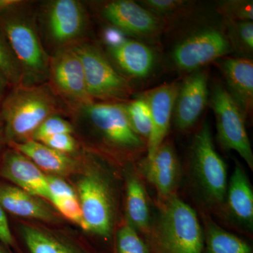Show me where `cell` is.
I'll list each match as a JSON object with an SVG mask.
<instances>
[{"label": "cell", "mask_w": 253, "mask_h": 253, "mask_svg": "<svg viewBox=\"0 0 253 253\" xmlns=\"http://www.w3.org/2000/svg\"><path fill=\"white\" fill-rule=\"evenodd\" d=\"M186 173L189 192L198 211L217 217L226 199L227 166L216 151L208 122L203 123L195 133Z\"/></svg>", "instance_id": "obj_1"}, {"label": "cell", "mask_w": 253, "mask_h": 253, "mask_svg": "<svg viewBox=\"0 0 253 253\" xmlns=\"http://www.w3.org/2000/svg\"><path fill=\"white\" fill-rule=\"evenodd\" d=\"M118 184L116 173L96 160L88 166L77 183L82 229L106 242L112 240L117 224Z\"/></svg>", "instance_id": "obj_2"}, {"label": "cell", "mask_w": 253, "mask_h": 253, "mask_svg": "<svg viewBox=\"0 0 253 253\" xmlns=\"http://www.w3.org/2000/svg\"><path fill=\"white\" fill-rule=\"evenodd\" d=\"M156 204L145 241L151 253H203L204 232L197 211L176 194Z\"/></svg>", "instance_id": "obj_3"}, {"label": "cell", "mask_w": 253, "mask_h": 253, "mask_svg": "<svg viewBox=\"0 0 253 253\" xmlns=\"http://www.w3.org/2000/svg\"><path fill=\"white\" fill-rule=\"evenodd\" d=\"M101 154L123 167L147 152V143L131 127L124 102H92L82 108Z\"/></svg>", "instance_id": "obj_4"}, {"label": "cell", "mask_w": 253, "mask_h": 253, "mask_svg": "<svg viewBox=\"0 0 253 253\" xmlns=\"http://www.w3.org/2000/svg\"><path fill=\"white\" fill-rule=\"evenodd\" d=\"M0 110L6 139L21 143L32 137L46 118L57 114L59 107L50 86L20 84L3 99Z\"/></svg>", "instance_id": "obj_5"}, {"label": "cell", "mask_w": 253, "mask_h": 253, "mask_svg": "<svg viewBox=\"0 0 253 253\" xmlns=\"http://www.w3.org/2000/svg\"><path fill=\"white\" fill-rule=\"evenodd\" d=\"M72 46L81 60L91 99L100 102H126L132 94V87L101 50L89 43Z\"/></svg>", "instance_id": "obj_6"}, {"label": "cell", "mask_w": 253, "mask_h": 253, "mask_svg": "<svg viewBox=\"0 0 253 253\" xmlns=\"http://www.w3.org/2000/svg\"><path fill=\"white\" fill-rule=\"evenodd\" d=\"M211 104L219 144L226 151H235L253 171V152L245 125L246 119L224 86H213Z\"/></svg>", "instance_id": "obj_7"}, {"label": "cell", "mask_w": 253, "mask_h": 253, "mask_svg": "<svg viewBox=\"0 0 253 253\" xmlns=\"http://www.w3.org/2000/svg\"><path fill=\"white\" fill-rule=\"evenodd\" d=\"M3 34L21 68L24 78L33 82L49 77V58L36 30L24 18L10 17L2 23Z\"/></svg>", "instance_id": "obj_8"}, {"label": "cell", "mask_w": 253, "mask_h": 253, "mask_svg": "<svg viewBox=\"0 0 253 253\" xmlns=\"http://www.w3.org/2000/svg\"><path fill=\"white\" fill-rule=\"evenodd\" d=\"M146 183L156 190L155 204L178 194L183 178V168L170 139H166L151 157L146 156L136 163Z\"/></svg>", "instance_id": "obj_9"}, {"label": "cell", "mask_w": 253, "mask_h": 253, "mask_svg": "<svg viewBox=\"0 0 253 253\" xmlns=\"http://www.w3.org/2000/svg\"><path fill=\"white\" fill-rule=\"evenodd\" d=\"M231 51L224 33L209 28L197 32L179 43L173 50L172 59L178 70L192 73L224 58Z\"/></svg>", "instance_id": "obj_10"}, {"label": "cell", "mask_w": 253, "mask_h": 253, "mask_svg": "<svg viewBox=\"0 0 253 253\" xmlns=\"http://www.w3.org/2000/svg\"><path fill=\"white\" fill-rule=\"evenodd\" d=\"M217 218L227 227L253 238V186L242 164L237 159L228 181L224 206Z\"/></svg>", "instance_id": "obj_11"}, {"label": "cell", "mask_w": 253, "mask_h": 253, "mask_svg": "<svg viewBox=\"0 0 253 253\" xmlns=\"http://www.w3.org/2000/svg\"><path fill=\"white\" fill-rule=\"evenodd\" d=\"M49 77L59 94L81 109L94 102L88 94L81 60L72 46H63L49 59Z\"/></svg>", "instance_id": "obj_12"}, {"label": "cell", "mask_w": 253, "mask_h": 253, "mask_svg": "<svg viewBox=\"0 0 253 253\" xmlns=\"http://www.w3.org/2000/svg\"><path fill=\"white\" fill-rule=\"evenodd\" d=\"M102 15L119 31L148 41L157 39L165 28L161 18L129 0L109 1L103 7Z\"/></svg>", "instance_id": "obj_13"}, {"label": "cell", "mask_w": 253, "mask_h": 253, "mask_svg": "<svg viewBox=\"0 0 253 253\" xmlns=\"http://www.w3.org/2000/svg\"><path fill=\"white\" fill-rule=\"evenodd\" d=\"M208 71L198 70L180 83L176 96L173 123L181 133L191 130L202 116L208 102Z\"/></svg>", "instance_id": "obj_14"}, {"label": "cell", "mask_w": 253, "mask_h": 253, "mask_svg": "<svg viewBox=\"0 0 253 253\" xmlns=\"http://www.w3.org/2000/svg\"><path fill=\"white\" fill-rule=\"evenodd\" d=\"M125 184V220L144 239L149 234L154 213L152 201L146 189V181L136 163L126 165L123 169Z\"/></svg>", "instance_id": "obj_15"}, {"label": "cell", "mask_w": 253, "mask_h": 253, "mask_svg": "<svg viewBox=\"0 0 253 253\" xmlns=\"http://www.w3.org/2000/svg\"><path fill=\"white\" fill-rule=\"evenodd\" d=\"M179 85L177 82L165 83L140 94L147 101L151 112V131L146 157L152 156L167 139Z\"/></svg>", "instance_id": "obj_16"}, {"label": "cell", "mask_w": 253, "mask_h": 253, "mask_svg": "<svg viewBox=\"0 0 253 253\" xmlns=\"http://www.w3.org/2000/svg\"><path fill=\"white\" fill-rule=\"evenodd\" d=\"M0 174L29 194L51 201L46 175L29 158L16 150H9L4 154Z\"/></svg>", "instance_id": "obj_17"}, {"label": "cell", "mask_w": 253, "mask_h": 253, "mask_svg": "<svg viewBox=\"0 0 253 253\" xmlns=\"http://www.w3.org/2000/svg\"><path fill=\"white\" fill-rule=\"evenodd\" d=\"M219 67L228 91L245 119L251 118L253 110V62L249 59L225 58Z\"/></svg>", "instance_id": "obj_18"}, {"label": "cell", "mask_w": 253, "mask_h": 253, "mask_svg": "<svg viewBox=\"0 0 253 253\" xmlns=\"http://www.w3.org/2000/svg\"><path fill=\"white\" fill-rule=\"evenodd\" d=\"M85 13L75 0H56L49 4L47 25L53 41L65 44L78 38L85 27Z\"/></svg>", "instance_id": "obj_19"}, {"label": "cell", "mask_w": 253, "mask_h": 253, "mask_svg": "<svg viewBox=\"0 0 253 253\" xmlns=\"http://www.w3.org/2000/svg\"><path fill=\"white\" fill-rule=\"evenodd\" d=\"M108 48L115 62L129 77L145 79L154 71L156 56L144 43L126 39L118 45Z\"/></svg>", "instance_id": "obj_20"}, {"label": "cell", "mask_w": 253, "mask_h": 253, "mask_svg": "<svg viewBox=\"0 0 253 253\" xmlns=\"http://www.w3.org/2000/svg\"><path fill=\"white\" fill-rule=\"evenodd\" d=\"M0 205L14 215L38 220H57L54 213L37 196L17 186L0 185Z\"/></svg>", "instance_id": "obj_21"}, {"label": "cell", "mask_w": 253, "mask_h": 253, "mask_svg": "<svg viewBox=\"0 0 253 253\" xmlns=\"http://www.w3.org/2000/svg\"><path fill=\"white\" fill-rule=\"evenodd\" d=\"M197 212L204 232L203 253H253L249 241L226 230L207 213Z\"/></svg>", "instance_id": "obj_22"}, {"label": "cell", "mask_w": 253, "mask_h": 253, "mask_svg": "<svg viewBox=\"0 0 253 253\" xmlns=\"http://www.w3.org/2000/svg\"><path fill=\"white\" fill-rule=\"evenodd\" d=\"M11 144L15 150L29 158L40 169L46 172L65 174L74 166V161L68 157L67 154L55 151L39 141L29 139Z\"/></svg>", "instance_id": "obj_23"}, {"label": "cell", "mask_w": 253, "mask_h": 253, "mask_svg": "<svg viewBox=\"0 0 253 253\" xmlns=\"http://www.w3.org/2000/svg\"><path fill=\"white\" fill-rule=\"evenodd\" d=\"M21 233L31 253H87L56 234L38 226L23 225Z\"/></svg>", "instance_id": "obj_24"}, {"label": "cell", "mask_w": 253, "mask_h": 253, "mask_svg": "<svg viewBox=\"0 0 253 253\" xmlns=\"http://www.w3.org/2000/svg\"><path fill=\"white\" fill-rule=\"evenodd\" d=\"M131 127L146 143L151 131V112L146 100L139 94L136 99L124 102Z\"/></svg>", "instance_id": "obj_25"}, {"label": "cell", "mask_w": 253, "mask_h": 253, "mask_svg": "<svg viewBox=\"0 0 253 253\" xmlns=\"http://www.w3.org/2000/svg\"><path fill=\"white\" fill-rule=\"evenodd\" d=\"M225 35L231 50L243 54H253V21H230L224 22Z\"/></svg>", "instance_id": "obj_26"}, {"label": "cell", "mask_w": 253, "mask_h": 253, "mask_svg": "<svg viewBox=\"0 0 253 253\" xmlns=\"http://www.w3.org/2000/svg\"><path fill=\"white\" fill-rule=\"evenodd\" d=\"M116 253H151L147 243L126 220L115 233Z\"/></svg>", "instance_id": "obj_27"}, {"label": "cell", "mask_w": 253, "mask_h": 253, "mask_svg": "<svg viewBox=\"0 0 253 253\" xmlns=\"http://www.w3.org/2000/svg\"><path fill=\"white\" fill-rule=\"evenodd\" d=\"M141 6L161 18H172L189 13L192 9L194 1L186 0H144Z\"/></svg>", "instance_id": "obj_28"}, {"label": "cell", "mask_w": 253, "mask_h": 253, "mask_svg": "<svg viewBox=\"0 0 253 253\" xmlns=\"http://www.w3.org/2000/svg\"><path fill=\"white\" fill-rule=\"evenodd\" d=\"M0 73L8 83L15 86L21 84L23 76L21 68L15 57L4 35L0 32Z\"/></svg>", "instance_id": "obj_29"}, {"label": "cell", "mask_w": 253, "mask_h": 253, "mask_svg": "<svg viewBox=\"0 0 253 253\" xmlns=\"http://www.w3.org/2000/svg\"><path fill=\"white\" fill-rule=\"evenodd\" d=\"M217 11L226 21H253L252 0H226L217 4Z\"/></svg>", "instance_id": "obj_30"}, {"label": "cell", "mask_w": 253, "mask_h": 253, "mask_svg": "<svg viewBox=\"0 0 253 253\" xmlns=\"http://www.w3.org/2000/svg\"><path fill=\"white\" fill-rule=\"evenodd\" d=\"M73 131V126L67 121L60 117L57 114H54L46 118L45 121L37 128L32 135L31 139L41 142L49 136L63 133L71 134Z\"/></svg>", "instance_id": "obj_31"}, {"label": "cell", "mask_w": 253, "mask_h": 253, "mask_svg": "<svg viewBox=\"0 0 253 253\" xmlns=\"http://www.w3.org/2000/svg\"><path fill=\"white\" fill-rule=\"evenodd\" d=\"M51 202L64 217L76 223L82 227L83 214H82L81 205L77 198L54 199Z\"/></svg>", "instance_id": "obj_32"}, {"label": "cell", "mask_w": 253, "mask_h": 253, "mask_svg": "<svg viewBox=\"0 0 253 253\" xmlns=\"http://www.w3.org/2000/svg\"><path fill=\"white\" fill-rule=\"evenodd\" d=\"M41 142L55 151L65 154L74 152L76 149V140L71 134L68 133L49 136Z\"/></svg>", "instance_id": "obj_33"}, {"label": "cell", "mask_w": 253, "mask_h": 253, "mask_svg": "<svg viewBox=\"0 0 253 253\" xmlns=\"http://www.w3.org/2000/svg\"><path fill=\"white\" fill-rule=\"evenodd\" d=\"M48 186H49L51 201L54 199L65 198H77L76 192L66 181L59 176L51 174L46 175Z\"/></svg>", "instance_id": "obj_34"}, {"label": "cell", "mask_w": 253, "mask_h": 253, "mask_svg": "<svg viewBox=\"0 0 253 253\" xmlns=\"http://www.w3.org/2000/svg\"><path fill=\"white\" fill-rule=\"evenodd\" d=\"M0 241L6 246H12L14 241L6 219L4 210L0 205Z\"/></svg>", "instance_id": "obj_35"}, {"label": "cell", "mask_w": 253, "mask_h": 253, "mask_svg": "<svg viewBox=\"0 0 253 253\" xmlns=\"http://www.w3.org/2000/svg\"><path fill=\"white\" fill-rule=\"evenodd\" d=\"M104 39L109 44V46L118 45L126 40L123 37L122 31H119L117 28H109L105 31Z\"/></svg>", "instance_id": "obj_36"}, {"label": "cell", "mask_w": 253, "mask_h": 253, "mask_svg": "<svg viewBox=\"0 0 253 253\" xmlns=\"http://www.w3.org/2000/svg\"><path fill=\"white\" fill-rule=\"evenodd\" d=\"M24 4V1L20 0H0V14L11 11Z\"/></svg>", "instance_id": "obj_37"}, {"label": "cell", "mask_w": 253, "mask_h": 253, "mask_svg": "<svg viewBox=\"0 0 253 253\" xmlns=\"http://www.w3.org/2000/svg\"><path fill=\"white\" fill-rule=\"evenodd\" d=\"M8 82L6 78L0 73V106L4 99V92L6 91V86H7Z\"/></svg>", "instance_id": "obj_38"}, {"label": "cell", "mask_w": 253, "mask_h": 253, "mask_svg": "<svg viewBox=\"0 0 253 253\" xmlns=\"http://www.w3.org/2000/svg\"><path fill=\"white\" fill-rule=\"evenodd\" d=\"M0 253H4L2 252V251H1V249H0Z\"/></svg>", "instance_id": "obj_39"}]
</instances>
